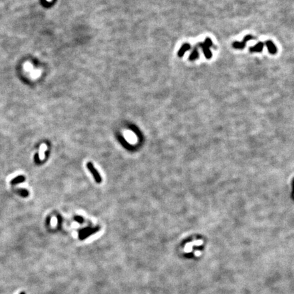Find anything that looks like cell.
<instances>
[{
	"label": "cell",
	"instance_id": "obj_9",
	"mask_svg": "<svg viewBox=\"0 0 294 294\" xmlns=\"http://www.w3.org/2000/svg\"><path fill=\"white\" fill-rule=\"evenodd\" d=\"M195 255L196 256H198H198H200V255H201V252H199V251H196L195 253Z\"/></svg>",
	"mask_w": 294,
	"mask_h": 294
},
{
	"label": "cell",
	"instance_id": "obj_7",
	"mask_svg": "<svg viewBox=\"0 0 294 294\" xmlns=\"http://www.w3.org/2000/svg\"><path fill=\"white\" fill-rule=\"evenodd\" d=\"M25 181V178L23 176H18L17 177V178H16L15 179L12 181V184H16V183H18V182H23Z\"/></svg>",
	"mask_w": 294,
	"mask_h": 294
},
{
	"label": "cell",
	"instance_id": "obj_1",
	"mask_svg": "<svg viewBox=\"0 0 294 294\" xmlns=\"http://www.w3.org/2000/svg\"><path fill=\"white\" fill-rule=\"evenodd\" d=\"M255 39L256 38H255L253 36H252L251 35H247L244 37L242 42H234L233 43L232 46L236 49L242 50L246 46V44L248 41L255 40Z\"/></svg>",
	"mask_w": 294,
	"mask_h": 294
},
{
	"label": "cell",
	"instance_id": "obj_10",
	"mask_svg": "<svg viewBox=\"0 0 294 294\" xmlns=\"http://www.w3.org/2000/svg\"><path fill=\"white\" fill-rule=\"evenodd\" d=\"M21 294H25V293H21Z\"/></svg>",
	"mask_w": 294,
	"mask_h": 294
},
{
	"label": "cell",
	"instance_id": "obj_4",
	"mask_svg": "<svg viewBox=\"0 0 294 294\" xmlns=\"http://www.w3.org/2000/svg\"><path fill=\"white\" fill-rule=\"evenodd\" d=\"M87 167L89 168V170H90L91 172L92 173V174L94 176V178H95V181L98 182H101V177H100V176H99V173L95 170V168H94V166L92 164H91V163H88Z\"/></svg>",
	"mask_w": 294,
	"mask_h": 294
},
{
	"label": "cell",
	"instance_id": "obj_3",
	"mask_svg": "<svg viewBox=\"0 0 294 294\" xmlns=\"http://www.w3.org/2000/svg\"><path fill=\"white\" fill-rule=\"evenodd\" d=\"M265 45L268 48V51L269 52V53H270L271 55H275L277 53V50L276 46H275V44H274L272 41L271 40H268L265 42Z\"/></svg>",
	"mask_w": 294,
	"mask_h": 294
},
{
	"label": "cell",
	"instance_id": "obj_8",
	"mask_svg": "<svg viewBox=\"0 0 294 294\" xmlns=\"http://www.w3.org/2000/svg\"><path fill=\"white\" fill-rule=\"evenodd\" d=\"M45 148H46V146L45 145H42L41 146V148H40V159H44V151H43V149H44Z\"/></svg>",
	"mask_w": 294,
	"mask_h": 294
},
{
	"label": "cell",
	"instance_id": "obj_5",
	"mask_svg": "<svg viewBox=\"0 0 294 294\" xmlns=\"http://www.w3.org/2000/svg\"><path fill=\"white\" fill-rule=\"evenodd\" d=\"M265 44L262 42H258L256 45H255L249 48V51L251 52H261L263 51V47H264Z\"/></svg>",
	"mask_w": 294,
	"mask_h": 294
},
{
	"label": "cell",
	"instance_id": "obj_6",
	"mask_svg": "<svg viewBox=\"0 0 294 294\" xmlns=\"http://www.w3.org/2000/svg\"><path fill=\"white\" fill-rule=\"evenodd\" d=\"M202 243H203V242H202V240H198V241H195V242H193V243L188 244L187 246H186V248L185 249V251L187 252V253H189V252L192 251V246L193 245L199 246V245H201Z\"/></svg>",
	"mask_w": 294,
	"mask_h": 294
},
{
	"label": "cell",
	"instance_id": "obj_2",
	"mask_svg": "<svg viewBox=\"0 0 294 294\" xmlns=\"http://www.w3.org/2000/svg\"><path fill=\"white\" fill-rule=\"evenodd\" d=\"M213 46V44L210 38H207L206 40V42L201 45V46L204 49V55L207 59H210V58H211L212 57V53L209 50V48L210 46Z\"/></svg>",
	"mask_w": 294,
	"mask_h": 294
}]
</instances>
